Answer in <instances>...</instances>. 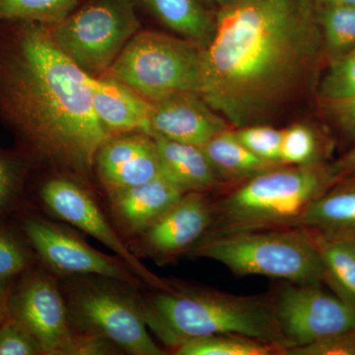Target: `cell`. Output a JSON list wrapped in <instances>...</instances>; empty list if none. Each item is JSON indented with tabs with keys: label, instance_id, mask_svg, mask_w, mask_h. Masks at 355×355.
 Returning <instances> with one entry per match:
<instances>
[{
	"label": "cell",
	"instance_id": "cell-16",
	"mask_svg": "<svg viewBox=\"0 0 355 355\" xmlns=\"http://www.w3.org/2000/svg\"><path fill=\"white\" fill-rule=\"evenodd\" d=\"M93 108L112 137L128 132L150 135L153 102L109 74L93 79Z\"/></svg>",
	"mask_w": 355,
	"mask_h": 355
},
{
	"label": "cell",
	"instance_id": "cell-6",
	"mask_svg": "<svg viewBox=\"0 0 355 355\" xmlns=\"http://www.w3.org/2000/svg\"><path fill=\"white\" fill-rule=\"evenodd\" d=\"M150 102L200 94L203 46L154 32L137 33L106 72Z\"/></svg>",
	"mask_w": 355,
	"mask_h": 355
},
{
	"label": "cell",
	"instance_id": "cell-19",
	"mask_svg": "<svg viewBox=\"0 0 355 355\" xmlns=\"http://www.w3.org/2000/svg\"><path fill=\"white\" fill-rule=\"evenodd\" d=\"M295 226L321 231L323 237L355 239V188L322 195L303 212Z\"/></svg>",
	"mask_w": 355,
	"mask_h": 355
},
{
	"label": "cell",
	"instance_id": "cell-20",
	"mask_svg": "<svg viewBox=\"0 0 355 355\" xmlns=\"http://www.w3.org/2000/svg\"><path fill=\"white\" fill-rule=\"evenodd\" d=\"M163 24L205 48L214 20L198 0H137Z\"/></svg>",
	"mask_w": 355,
	"mask_h": 355
},
{
	"label": "cell",
	"instance_id": "cell-29",
	"mask_svg": "<svg viewBox=\"0 0 355 355\" xmlns=\"http://www.w3.org/2000/svg\"><path fill=\"white\" fill-rule=\"evenodd\" d=\"M236 139L250 151L272 162L280 163L284 132L270 127H245L234 132Z\"/></svg>",
	"mask_w": 355,
	"mask_h": 355
},
{
	"label": "cell",
	"instance_id": "cell-22",
	"mask_svg": "<svg viewBox=\"0 0 355 355\" xmlns=\"http://www.w3.org/2000/svg\"><path fill=\"white\" fill-rule=\"evenodd\" d=\"M326 279L340 292L343 300L355 307V239L315 238Z\"/></svg>",
	"mask_w": 355,
	"mask_h": 355
},
{
	"label": "cell",
	"instance_id": "cell-3",
	"mask_svg": "<svg viewBox=\"0 0 355 355\" xmlns=\"http://www.w3.org/2000/svg\"><path fill=\"white\" fill-rule=\"evenodd\" d=\"M148 324L164 342L178 347L191 338L239 336L286 350L275 308L260 298L217 292H165L154 299Z\"/></svg>",
	"mask_w": 355,
	"mask_h": 355
},
{
	"label": "cell",
	"instance_id": "cell-24",
	"mask_svg": "<svg viewBox=\"0 0 355 355\" xmlns=\"http://www.w3.org/2000/svg\"><path fill=\"white\" fill-rule=\"evenodd\" d=\"M284 352L254 338L239 336H211L191 338L176 347L178 355H270Z\"/></svg>",
	"mask_w": 355,
	"mask_h": 355
},
{
	"label": "cell",
	"instance_id": "cell-33",
	"mask_svg": "<svg viewBox=\"0 0 355 355\" xmlns=\"http://www.w3.org/2000/svg\"><path fill=\"white\" fill-rule=\"evenodd\" d=\"M327 102L330 105L331 113L335 114L340 123L355 132V95L345 99Z\"/></svg>",
	"mask_w": 355,
	"mask_h": 355
},
{
	"label": "cell",
	"instance_id": "cell-10",
	"mask_svg": "<svg viewBox=\"0 0 355 355\" xmlns=\"http://www.w3.org/2000/svg\"><path fill=\"white\" fill-rule=\"evenodd\" d=\"M76 306L96 336L132 354H164L149 336L144 313L125 297L109 291L89 289L79 294Z\"/></svg>",
	"mask_w": 355,
	"mask_h": 355
},
{
	"label": "cell",
	"instance_id": "cell-25",
	"mask_svg": "<svg viewBox=\"0 0 355 355\" xmlns=\"http://www.w3.org/2000/svg\"><path fill=\"white\" fill-rule=\"evenodd\" d=\"M317 21L331 49L355 46V6H321Z\"/></svg>",
	"mask_w": 355,
	"mask_h": 355
},
{
	"label": "cell",
	"instance_id": "cell-26",
	"mask_svg": "<svg viewBox=\"0 0 355 355\" xmlns=\"http://www.w3.org/2000/svg\"><path fill=\"white\" fill-rule=\"evenodd\" d=\"M27 160L23 154L12 155L0 150V216L8 211L21 195L27 174Z\"/></svg>",
	"mask_w": 355,
	"mask_h": 355
},
{
	"label": "cell",
	"instance_id": "cell-17",
	"mask_svg": "<svg viewBox=\"0 0 355 355\" xmlns=\"http://www.w3.org/2000/svg\"><path fill=\"white\" fill-rule=\"evenodd\" d=\"M110 193L114 216L121 226L130 232L142 233L172 209L187 191L161 176Z\"/></svg>",
	"mask_w": 355,
	"mask_h": 355
},
{
	"label": "cell",
	"instance_id": "cell-32",
	"mask_svg": "<svg viewBox=\"0 0 355 355\" xmlns=\"http://www.w3.org/2000/svg\"><path fill=\"white\" fill-rule=\"evenodd\" d=\"M284 354L355 355V331L318 340L303 347H291Z\"/></svg>",
	"mask_w": 355,
	"mask_h": 355
},
{
	"label": "cell",
	"instance_id": "cell-9",
	"mask_svg": "<svg viewBox=\"0 0 355 355\" xmlns=\"http://www.w3.org/2000/svg\"><path fill=\"white\" fill-rule=\"evenodd\" d=\"M275 313L291 347L355 331L354 306L313 284L291 287L282 292Z\"/></svg>",
	"mask_w": 355,
	"mask_h": 355
},
{
	"label": "cell",
	"instance_id": "cell-37",
	"mask_svg": "<svg viewBox=\"0 0 355 355\" xmlns=\"http://www.w3.org/2000/svg\"><path fill=\"white\" fill-rule=\"evenodd\" d=\"M241 1V0H214V3L217 4L220 7L232 6V4L237 3V2Z\"/></svg>",
	"mask_w": 355,
	"mask_h": 355
},
{
	"label": "cell",
	"instance_id": "cell-34",
	"mask_svg": "<svg viewBox=\"0 0 355 355\" xmlns=\"http://www.w3.org/2000/svg\"><path fill=\"white\" fill-rule=\"evenodd\" d=\"M11 282H0V323L8 315V300Z\"/></svg>",
	"mask_w": 355,
	"mask_h": 355
},
{
	"label": "cell",
	"instance_id": "cell-5",
	"mask_svg": "<svg viewBox=\"0 0 355 355\" xmlns=\"http://www.w3.org/2000/svg\"><path fill=\"white\" fill-rule=\"evenodd\" d=\"M191 249V256L218 261L243 277L263 275L313 286L326 279L315 239L301 231L210 236Z\"/></svg>",
	"mask_w": 355,
	"mask_h": 355
},
{
	"label": "cell",
	"instance_id": "cell-18",
	"mask_svg": "<svg viewBox=\"0 0 355 355\" xmlns=\"http://www.w3.org/2000/svg\"><path fill=\"white\" fill-rule=\"evenodd\" d=\"M153 137L157 147L163 176L187 193H202L218 186L220 175L210 163L202 147L180 144L160 137Z\"/></svg>",
	"mask_w": 355,
	"mask_h": 355
},
{
	"label": "cell",
	"instance_id": "cell-15",
	"mask_svg": "<svg viewBox=\"0 0 355 355\" xmlns=\"http://www.w3.org/2000/svg\"><path fill=\"white\" fill-rule=\"evenodd\" d=\"M214 218V211L202 193H187L167 212L144 230L142 241L148 251L171 256L197 244Z\"/></svg>",
	"mask_w": 355,
	"mask_h": 355
},
{
	"label": "cell",
	"instance_id": "cell-11",
	"mask_svg": "<svg viewBox=\"0 0 355 355\" xmlns=\"http://www.w3.org/2000/svg\"><path fill=\"white\" fill-rule=\"evenodd\" d=\"M21 228L42 260L57 272L64 275H97L123 282L130 279L113 259L95 251L49 222L28 216Z\"/></svg>",
	"mask_w": 355,
	"mask_h": 355
},
{
	"label": "cell",
	"instance_id": "cell-7",
	"mask_svg": "<svg viewBox=\"0 0 355 355\" xmlns=\"http://www.w3.org/2000/svg\"><path fill=\"white\" fill-rule=\"evenodd\" d=\"M55 46L88 76L108 71L140 22L133 0H89L62 22L48 27Z\"/></svg>",
	"mask_w": 355,
	"mask_h": 355
},
{
	"label": "cell",
	"instance_id": "cell-14",
	"mask_svg": "<svg viewBox=\"0 0 355 355\" xmlns=\"http://www.w3.org/2000/svg\"><path fill=\"white\" fill-rule=\"evenodd\" d=\"M225 130V120L198 93H180L153 102L150 137L202 147Z\"/></svg>",
	"mask_w": 355,
	"mask_h": 355
},
{
	"label": "cell",
	"instance_id": "cell-8",
	"mask_svg": "<svg viewBox=\"0 0 355 355\" xmlns=\"http://www.w3.org/2000/svg\"><path fill=\"white\" fill-rule=\"evenodd\" d=\"M11 286L8 312L36 338L43 354H79L81 338L70 330L67 309L53 280L27 270Z\"/></svg>",
	"mask_w": 355,
	"mask_h": 355
},
{
	"label": "cell",
	"instance_id": "cell-36",
	"mask_svg": "<svg viewBox=\"0 0 355 355\" xmlns=\"http://www.w3.org/2000/svg\"><path fill=\"white\" fill-rule=\"evenodd\" d=\"M345 165L347 167H355V147L345 158Z\"/></svg>",
	"mask_w": 355,
	"mask_h": 355
},
{
	"label": "cell",
	"instance_id": "cell-12",
	"mask_svg": "<svg viewBox=\"0 0 355 355\" xmlns=\"http://www.w3.org/2000/svg\"><path fill=\"white\" fill-rule=\"evenodd\" d=\"M40 195L55 216L110 248L147 282L158 284V280L123 244L93 198L83 189L67 179H51L42 187Z\"/></svg>",
	"mask_w": 355,
	"mask_h": 355
},
{
	"label": "cell",
	"instance_id": "cell-38",
	"mask_svg": "<svg viewBox=\"0 0 355 355\" xmlns=\"http://www.w3.org/2000/svg\"><path fill=\"white\" fill-rule=\"evenodd\" d=\"M198 1H200L203 6H210V4L214 3V0H198Z\"/></svg>",
	"mask_w": 355,
	"mask_h": 355
},
{
	"label": "cell",
	"instance_id": "cell-1",
	"mask_svg": "<svg viewBox=\"0 0 355 355\" xmlns=\"http://www.w3.org/2000/svg\"><path fill=\"white\" fill-rule=\"evenodd\" d=\"M93 79L55 46L46 26L0 23V119L26 158L91 172L112 137L93 108Z\"/></svg>",
	"mask_w": 355,
	"mask_h": 355
},
{
	"label": "cell",
	"instance_id": "cell-4",
	"mask_svg": "<svg viewBox=\"0 0 355 355\" xmlns=\"http://www.w3.org/2000/svg\"><path fill=\"white\" fill-rule=\"evenodd\" d=\"M327 184L328 177L316 168L277 167L256 175L218 203L212 236L295 226Z\"/></svg>",
	"mask_w": 355,
	"mask_h": 355
},
{
	"label": "cell",
	"instance_id": "cell-23",
	"mask_svg": "<svg viewBox=\"0 0 355 355\" xmlns=\"http://www.w3.org/2000/svg\"><path fill=\"white\" fill-rule=\"evenodd\" d=\"M78 6L79 0H0V23L32 22L53 27Z\"/></svg>",
	"mask_w": 355,
	"mask_h": 355
},
{
	"label": "cell",
	"instance_id": "cell-28",
	"mask_svg": "<svg viewBox=\"0 0 355 355\" xmlns=\"http://www.w3.org/2000/svg\"><path fill=\"white\" fill-rule=\"evenodd\" d=\"M30 256L12 231L0 225V282H12L29 270Z\"/></svg>",
	"mask_w": 355,
	"mask_h": 355
},
{
	"label": "cell",
	"instance_id": "cell-30",
	"mask_svg": "<svg viewBox=\"0 0 355 355\" xmlns=\"http://www.w3.org/2000/svg\"><path fill=\"white\" fill-rule=\"evenodd\" d=\"M316 153V139L309 128L293 125L284 130L280 147V163L306 165Z\"/></svg>",
	"mask_w": 355,
	"mask_h": 355
},
{
	"label": "cell",
	"instance_id": "cell-31",
	"mask_svg": "<svg viewBox=\"0 0 355 355\" xmlns=\"http://www.w3.org/2000/svg\"><path fill=\"white\" fill-rule=\"evenodd\" d=\"M43 354L36 338L10 314L0 323V355Z\"/></svg>",
	"mask_w": 355,
	"mask_h": 355
},
{
	"label": "cell",
	"instance_id": "cell-13",
	"mask_svg": "<svg viewBox=\"0 0 355 355\" xmlns=\"http://www.w3.org/2000/svg\"><path fill=\"white\" fill-rule=\"evenodd\" d=\"M95 162L110 193L163 176L155 141L144 132L112 137L98 151Z\"/></svg>",
	"mask_w": 355,
	"mask_h": 355
},
{
	"label": "cell",
	"instance_id": "cell-27",
	"mask_svg": "<svg viewBox=\"0 0 355 355\" xmlns=\"http://www.w3.org/2000/svg\"><path fill=\"white\" fill-rule=\"evenodd\" d=\"M319 92L326 101L355 95V49L331 65L322 80Z\"/></svg>",
	"mask_w": 355,
	"mask_h": 355
},
{
	"label": "cell",
	"instance_id": "cell-21",
	"mask_svg": "<svg viewBox=\"0 0 355 355\" xmlns=\"http://www.w3.org/2000/svg\"><path fill=\"white\" fill-rule=\"evenodd\" d=\"M202 148L220 176L252 178L275 169L280 164L250 151L236 139L234 132L230 130L219 133Z\"/></svg>",
	"mask_w": 355,
	"mask_h": 355
},
{
	"label": "cell",
	"instance_id": "cell-2",
	"mask_svg": "<svg viewBox=\"0 0 355 355\" xmlns=\"http://www.w3.org/2000/svg\"><path fill=\"white\" fill-rule=\"evenodd\" d=\"M314 0H241L220 7L203 48L200 97L235 128L288 92L318 48Z\"/></svg>",
	"mask_w": 355,
	"mask_h": 355
},
{
	"label": "cell",
	"instance_id": "cell-35",
	"mask_svg": "<svg viewBox=\"0 0 355 355\" xmlns=\"http://www.w3.org/2000/svg\"><path fill=\"white\" fill-rule=\"evenodd\" d=\"M321 6H355V0H314Z\"/></svg>",
	"mask_w": 355,
	"mask_h": 355
}]
</instances>
